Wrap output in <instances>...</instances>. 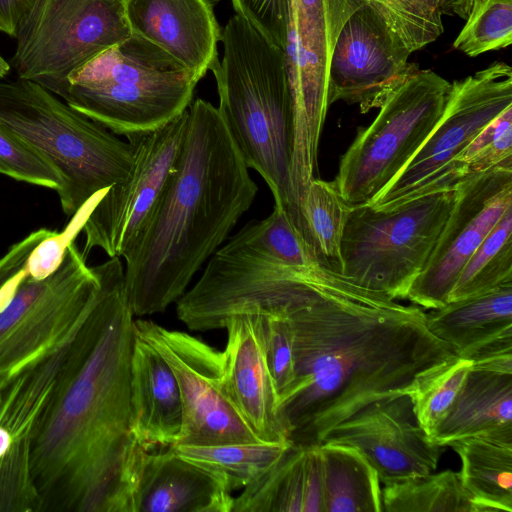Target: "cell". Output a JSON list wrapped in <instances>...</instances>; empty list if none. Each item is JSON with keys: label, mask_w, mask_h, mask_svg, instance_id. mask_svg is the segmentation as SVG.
<instances>
[{"label": "cell", "mask_w": 512, "mask_h": 512, "mask_svg": "<svg viewBox=\"0 0 512 512\" xmlns=\"http://www.w3.org/2000/svg\"><path fill=\"white\" fill-rule=\"evenodd\" d=\"M0 124L41 152L60 172L62 211L73 217L129 173L133 144L87 118L42 85L0 79Z\"/></svg>", "instance_id": "cell-6"}, {"label": "cell", "mask_w": 512, "mask_h": 512, "mask_svg": "<svg viewBox=\"0 0 512 512\" xmlns=\"http://www.w3.org/2000/svg\"><path fill=\"white\" fill-rule=\"evenodd\" d=\"M455 196L456 186L387 209L353 206L341 241V274L391 298H405L431 256Z\"/></svg>", "instance_id": "cell-8"}, {"label": "cell", "mask_w": 512, "mask_h": 512, "mask_svg": "<svg viewBox=\"0 0 512 512\" xmlns=\"http://www.w3.org/2000/svg\"><path fill=\"white\" fill-rule=\"evenodd\" d=\"M131 35L121 0H34L17 26L11 65L52 91Z\"/></svg>", "instance_id": "cell-10"}, {"label": "cell", "mask_w": 512, "mask_h": 512, "mask_svg": "<svg viewBox=\"0 0 512 512\" xmlns=\"http://www.w3.org/2000/svg\"><path fill=\"white\" fill-rule=\"evenodd\" d=\"M323 469L324 512H382L380 480L356 447L342 443L319 445Z\"/></svg>", "instance_id": "cell-25"}, {"label": "cell", "mask_w": 512, "mask_h": 512, "mask_svg": "<svg viewBox=\"0 0 512 512\" xmlns=\"http://www.w3.org/2000/svg\"><path fill=\"white\" fill-rule=\"evenodd\" d=\"M97 269L98 295L70 343L33 445L41 512H133L148 451L132 427L135 331L124 266L112 257Z\"/></svg>", "instance_id": "cell-2"}, {"label": "cell", "mask_w": 512, "mask_h": 512, "mask_svg": "<svg viewBox=\"0 0 512 512\" xmlns=\"http://www.w3.org/2000/svg\"><path fill=\"white\" fill-rule=\"evenodd\" d=\"M34 0H0V31L14 37L17 26Z\"/></svg>", "instance_id": "cell-41"}, {"label": "cell", "mask_w": 512, "mask_h": 512, "mask_svg": "<svg viewBox=\"0 0 512 512\" xmlns=\"http://www.w3.org/2000/svg\"><path fill=\"white\" fill-rule=\"evenodd\" d=\"M130 375L132 427L137 440L148 451L175 445L183 420L177 379L161 354L136 333Z\"/></svg>", "instance_id": "cell-22"}, {"label": "cell", "mask_w": 512, "mask_h": 512, "mask_svg": "<svg viewBox=\"0 0 512 512\" xmlns=\"http://www.w3.org/2000/svg\"><path fill=\"white\" fill-rule=\"evenodd\" d=\"M134 331L161 354L177 379L183 420L175 445L262 442L230 398L222 351L150 320H134Z\"/></svg>", "instance_id": "cell-13"}, {"label": "cell", "mask_w": 512, "mask_h": 512, "mask_svg": "<svg viewBox=\"0 0 512 512\" xmlns=\"http://www.w3.org/2000/svg\"><path fill=\"white\" fill-rule=\"evenodd\" d=\"M199 81L164 50L132 34L71 73L51 92L133 142L182 115Z\"/></svg>", "instance_id": "cell-5"}, {"label": "cell", "mask_w": 512, "mask_h": 512, "mask_svg": "<svg viewBox=\"0 0 512 512\" xmlns=\"http://www.w3.org/2000/svg\"><path fill=\"white\" fill-rule=\"evenodd\" d=\"M511 205L512 167H495L459 181L450 215L405 298L427 309L446 305L462 268Z\"/></svg>", "instance_id": "cell-16"}, {"label": "cell", "mask_w": 512, "mask_h": 512, "mask_svg": "<svg viewBox=\"0 0 512 512\" xmlns=\"http://www.w3.org/2000/svg\"><path fill=\"white\" fill-rule=\"evenodd\" d=\"M499 166L512 167V107L489 123L457 156L452 173L458 183L467 175Z\"/></svg>", "instance_id": "cell-36"}, {"label": "cell", "mask_w": 512, "mask_h": 512, "mask_svg": "<svg viewBox=\"0 0 512 512\" xmlns=\"http://www.w3.org/2000/svg\"><path fill=\"white\" fill-rule=\"evenodd\" d=\"M474 436L512 442V374L471 367L430 438L445 447Z\"/></svg>", "instance_id": "cell-23"}, {"label": "cell", "mask_w": 512, "mask_h": 512, "mask_svg": "<svg viewBox=\"0 0 512 512\" xmlns=\"http://www.w3.org/2000/svg\"><path fill=\"white\" fill-rule=\"evenodd\" d=\"M34 232L0 258V376L37 361L77 331L100 288L75 239L60 267L44 279L29 272Z\"/></svg>", "instance_id": "cell-7"}, {"label": "cell", "mask_w": 512, "mask_h": 512, "mask_svg": "<svg viewBox=\"0 0 512 512\" xmlns=\"http://www.w3.org/2000/svg\"><path fill=\"white\" fill-rule=\"evenodd\" d=\"M450 89L448 80L420 69L359 130L334 180L350 206L369 204L412 159L440 120Z\"/></svg>", "instance_id": "cell-9"}, {"label": "cell", "mask_w": 512, "mask_h": 512, "mask_svg": "<svg viewBox=\"0 0 512 512\" xmlns=\"http://www.w3.org/2000/svg\"><path fill=\"white\" fill-rule=\"evenodd\" d=\"M304 484L305 446L291 442L234 498L231 512H303Z\"/></svg>", "instance_id": "cell-27"}, {"label": "cell", "mask_w": 512, "mask_h": 512, "mask_svg": "<svg viewBox=\"0 0 512 512\" xmlns=\"http://www.w3.org/2000/svg\"><path fill=\"white\" fill-rule=\"evenodd\" d=\"M10 71V64L0 56V79L4 78Z\"/></svg>", "instance_id": "cell-43"}, {"label": "cell", "mask_w": 512, "mask_h": 512, "mask_svg": "<svg viewBox=\"0 0 512 512\" xmlns=\"http://www.w3.org/2000/svg\"><path fill=\"white\" fill-rule=\"evenodd\" d=\"M424 310L318 264L285 318L294 380L280 412L297 445H320L373 402L410 394L425 373L457 355L428 328Z\"/></svg>", "instance_id": "cell-1"}, {"label": "cell", "mask_w": 512, "mask_h": 512, "mask_svg": "<svg viewBox=\"0 0 512 512\" xmlns=\"http://www.w3.org/2000/svg\"><path fill=\"white\" fill-rule=\"evenodd\" d=\"M325 442L359 449L384 485L433 472L444 451L421 427L408 394L364 407L332 429Z\"/></svg>", "instance_id": "cell-18"}, {"label": "cell", "mask_w": 512, "mask_h": 512, "mask_svg": "<svg viewBox=\"0 0 512 512\" xmlns=\"http://www.w3.org/2000/svg\"><path fill=\"white\" fill-rule=\"evenodd\" d=\"M453 48L476 57L510 46L512 42V0H477Z\"/></svg>", "instance_id": "cell-35"}, {"label": "cell", "mask_w": 512, "mask_h": 512, "mask_svg": "<svg viewBox=\"0 0 512 512\" xmlns=\"http://www.w3.org/2000/svg\"><path fill=\"white\" fill-rule=\"evenodd\" d=\"M233 500L217 469L169 446L144 454L133 512H231Z\"/></svg>", "instance_id": "cell-21"}, {"label": "cell", "mask_w": 512, "mask_h": 512, "mask_svg": "<svg viewBox=\"0 0 512 512\" xmlns=\"http://www.w3.org/2000/svg\"><path fill=\"white\" fill-rule=\"evenodd\" d=\"M257 192L217 107L196 99L188 108L176 164L124 257L133 315L161 313L176 302L250 209Z\"/></svg>", "instance_id": "cell-3"}, {"label": "cell", "mask_w": 512, "mask_h": 512, "mask_svg": "<svg viewBox=\"0 0 512 512\" xmlns=\"http://www.w3.org/2000/svg\"><path fill=\"white\" fill-rule=\"evenodd\" d=\"M350 206L334 181L314 179L303 203L318 265L337 273L342 271L341 241L350 214Z\"/></svg>", "instance_id": "cell-29"}, {"label": "cell", "mask_w": 512, "mask_h": 512, "mask_svg": "<svg viewBox=\"0 0 512 512\" xmlns=\"http://www.w3.org/2000/svg\"><path fill=\"white\" fill-rule=\"evenodd\" d=\"M220 42L222 58L211 68L218 112L246 166L261 175L274 206L286 211L314 258L291 179L295 125L285 53L236 13L222 28Z\"/></svg>", "instance_id": "cell-4"}, {"label": "cell", "mask_w": 512, "mask_h": 512, "mask_svg": "<svg viewBox=\"0 0 512 512\" xmlns=\"http://www.w3.org/2000/svg\"><path fill=\"white\" fill-rule=\"evenodd\" d=\"M509 107H512V68L504 62H494L452 82L445 110L436 127L369 205L387 209L435 189L455 187L454 160Z\"/></svg>", "instance_id": "cell-11"}, {"label": "cell", "mask_w": 512, "mask_h": 512, "mask_svg": "<svg viewBox=\"0 0 512 512\" xmlns=\"http://www.w3.org/2000/svg\"><path fill=\"white\" fill-rule=\"evenodd\" d=\"M512 282V205L462 268L448 302Z\"/></svg>", "instance_id": "cell-30"}, {"label": "cell", "mask_w": 512, "mask_h": 512, "mask_svg": "<svg viewBox=\"0 0 512 512\" xmlns=\"http://www.w3.org/2000/svg\"><path fill=\"white\" fill-rule=\"evenodd\" d=\"M442 0H368L392 33L411 52L437 40L444 31Z\"/></svg>", "instance_id": "cell-33"}, {"label": "cell", "mask_w": 512, "mask_h": 512, "mask_svg": "<svg viewBox=\"0 0 512 512\" xmlns=\"http://www.w3.org/2000/svg\"><path fill=\"white\" fill-rule=\"evenodd\" d=\"M368 0H289L284 49L294 106L291 177L307 187L317 175L318 148L328 111L327 76L336 38Z\"/></svg>", "instance_id": "cell-12"}, {"label": "cell", "mask_w": 512, "mask_h": 512, "mask_svg": "<svg viewBox=\"0 0 512 512\" xmlns=\"http://www.w3.org/2000/svg\"><path fill=\"white\" fill-rule=\"evenodd\" d=\"M133 35L164 50L200 80L219 60L211 0H121Z\"/></svg>", "instance_id": "cell-20"}, {"label": "cell", "mask_w": 512, "mask_h": 512, "mask_svg": "<svg viewBox=\"0 0 512 512\" xmlns=\"http://www.w3.org/2000/svg\"><path fill=\"white\" fill-rule=\"evenodd\" d=\"M382 500L387 512H483L453 470L385 485Z\"/></svg>", "instance_id": "cell-28"}, {"label": "cell", "mask_w": 512, "mask_h": 512, "mask_svg": "<svg viewBox=\"0 0 512 512\" xmlns=\"http://www.w3.org/2000/svg\"><path fill=\"white\" fill-rule=\"evenodd\" d=\"M231 3L236 14L284 51L289 0H231Z\"/></svg>", "instance_id": "cell-39"}, {"label": "cell", "mask_w": 512, "mask_h": 512, "mask_svg": "<svg viewBox=\"0 0 512 512\" xmlns=\"http://www.w3.org/2000/svg\"><path fill=\"white\" fill-rule=\"evenodd\" d=\"M0 174L55 190L64 187L58 169L36 148L0 124Z\"/></svg>", "instance_id": "cell-37"}, {"label": "cell", "mask_w": 512, "mask_h": 512, "mask_svg": "<svg viewBox=\"0 0 512 512\" xmlns=\"http://www.w3.org/2000/svg\"><path fill=\"white\" fill-rule=\"evenodd\" d=\"M291 443L240 442L210 446L175 445L181 456L204 462L225 478L228 489L244 488L270 465Z\"/></svg>", "instance_id": "cell-31"}, {"label": "cell", "mask_w": 512, "mask_h": 512, "mask_svg": "<svg viewBox=\"0 0 512 512\" xmlns=\"http://www.w3.org/2000/svg\"><path fill=\"white\" fill-rule=\"evenodd\" d=\"M234 236L283 263L294 266L317 264L286 211L277 206L266 218L246 223Z\"/></svg>", "instance_id": "cell-34"}, {"label": "cell", "mask_w": 512, "mask_h": 512, "mask_svg": "<svg viewBox=\"0 0 512 512\" xmlns=\"http://www.w3.org/2000/svg\"><path fill=\"white\" fill-rule=\"evenodd\" d=\"M74 335L0 384V512H41L33 445Z\"/></svg>", "instance_id": "cell-15"}, {"label": "cell", "mask_w": 512, "mask_h": 512, "mask_svg": "<svg viewBox=\"0 0 512 512\" xmlns=\"http://www.w3.org/2000/svg\"><path fill=\"white\" fill-rule=\"evenodd\" d=\"M188 125V109L178 118L132 142L128 175L87 209L82 254L95 248L124 258L147 222L178 159Z\"/></svg>", "instance_id": "cell-14"}, {"label": "cell", "mask_w": 512, "mask_h": 512, "mask_svg": "<svg viewBox=\"0 0 512 512\" xmlns=\"http://www.w3.org/2000/svg\"><path fill=\"white\" fill-rule=\"evenodd\" d=\"M477 0H443L440 6L442 15H456L466 19Z\"/></svg>", "instance_id": "cell-42"}, {"label": "cell", "mask_w": 512, "mask_h": 512, "mask_svg": "<svg viewBox=\"0 0 512 512\" xmlns=\"http://www.w3.org/2000/svg\"><path fill=\"white\" fill-rule=\"evenodd\" d=\"M260 316L265 360L280 403L294 380L292 330L285 317Z\"/></svg>", "instance_id": "cell-38"}, {"label": "cell", "mask_w": 512, "mask_h": 512, "mask_svg": "<svg viewBox=\"0 0 512 512\" xmlns=\"http://www.w3.org/2000/svg\"><path fill=\"white\" fill-rule=\"evenodd\" d=\"M449 446L461 460L465 488L483 512H512V442L474 436Z\"/></svg>", "instance_id": "cell-26"}, {"label": "cell", "mask_w": 512, "mask_h": 512, "mask_svg": "<svg viewBox=\"0 0 512 512\" xmlns=\"http://www.w3.org/2000/svg\"><path fill=\"white\" fill-rule=\"evenodd\" d=\"M303 512H324L323 469L319 445L305 446Z\"/></svg>", "instance_id": "cell-40"}, {"label": "cell", "mask_w": 512, "mask_h": 512, "mask_svg": "<svg viewBox=\"0 0 512 512\" xmlns=\"http://www.w3.org/2000/svg\"><path fill=\"white\" fill-rule=\"evenodd\" d=\"M471 367L470 360L456 356L414 384L409 396L418 422L429 436L449 411Z\"/></svg>", "instance_id": "cell-32"}, {"label": "cell", "mask_w": 512, "mask_h": 512, "mask_svg": "<svg viewBox=\"0 0 512 512\" xmlns=\"http://www.w3.org/2000/svg\"><path fill=\"white\" fill-rule=\"evenodd\" d=\"M411 52L369 5L357 9L340 30L329 61L328 106L342 100L362 113L380 108L419 70Z\"/></svg>", "instance_id": "cell-17"}, {"label": "cell", "mask_w": 512, "mask_h": 512, "mask_svg": "<svg viewBox=\"0 0 512 512\" xmlns=\"http://www.w3.org/2000/svg\"><path fill=\"white\" fill-rule=\"evenodd\" d=\"M426 314L429 330L466 358L480 345L512 332V282Z\"/></svg>", "instance_id": "cell-24"}, {"label": "cell", "mask_w": 512, "mask_h": 512, "mask_svg": "<svg viewBox=\"0 0 512 512\" xmlns=\"http://www.w3.org/2000/svg\"><path fill=\"white\" fill-rule=\"evenodd\" d=\"M6 377H7V376H5V377H1V376H0V384H1V382H2Z\"/></svg>", "instance_id": "cell-44"}, {"label": "cell", "mask_w": 512, "mask_h": 512, "mask_svg": "<svg viewBox=\"0 0 512 512\" xmlns=\"http://www.w3.org/2000/svg\"><path fill=\"white\" fill-rule=\"evenodd\" d=\"M224 379L237 410L262 442H289V432L267 368L259 314L232 316L226 322Z\"/></svg>", "instance_id": "cell-19"}]
</instances>
